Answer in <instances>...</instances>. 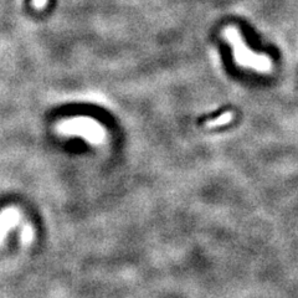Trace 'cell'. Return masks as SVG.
I'll list each match as a JSON object with an SVG mask.
<instances>
[{
    "label": "cell",
    "mask_w": 298,
    "mask_h": 298,
    "mask_svg": "<svg viewBox=\"0 0 298 298\" xmlns=\"http://www.w3.org/2000/svg\"><path fill=\"white\" fill-rule=\"evenodd\" d=\"M224 35L227 41L231 42L232 48H234V56H235L236 62L240 66L250 67V69L256 70V71L260 72H267L271 70V58L265 55L252 53L245 45L240 32L235 27H226Z\"/></svg>",
    "instance_id": "obj_1"
},
{
    "label": "cell",
    "mask_w": 298,
    "mask_h": 298,
    "mask_svg": "<svg viewBox=\"0 0 298 298\" xmlns=\"http://www.w3.org/2000/svg\"><path fill=\"white\" fill-rule=\"evenodd\" d=\"M232 117L234 116H232L231 112H226V113H224L222 116H220V117H217V118L213 119V121L208 122V123H206V127H209V128H213V127L224 126V124L231 122Z\"/></svg>",
    "instance_id": "obj_2"
}]
</instances>
